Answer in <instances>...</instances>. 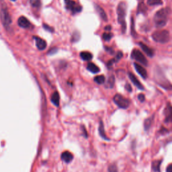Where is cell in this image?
Instances as JSON below:
<instances>
[{"label":"cell","mask_w":172,"mask_h":172,"mask_svg":"<svg viewBox=\"0 0 172 172\" xmlns=\"http://www.w3.org/2000/svg\"><path fill=\"white\" fill-rule=\"evenodd\" d=\"M170 13L169 8L165 7L161 9L155 13L154 16V22L157 28H162L167 24L168 17Z\"/></svg>","instance_id":"cell-1"},{"label":"cell","mask_w":172,"mask_h":172,"mask_svg":"<svg viewBox=\"0 0 172 172\" xmlns=\"http://www.w3.org/2000/svg\"><path fill=\"white\" fill-rule=\"evenodd\" d=\"M126 10L127 5L124 2L120 3L117 8V14H118V21L119 24L121 25L122 33L126 32L127 24L125 21V17H126Z\"/></svg>","instance_id":"cell-2"},{"label":"cell","mask_w":172,"mask_h":172,"mask_svg":"<svg viewBox=\"0 0 172 172\" xmlns=\"http://www.w3.org/2000/svg\"><path fill=\"white\" fill-rule=\"evenodd\" d=\"M0 18L4 26L6 29H9L12 24V18L8 11L7 5L4 3L1 4L0 7Z\"/></svg>","instance_id":"cell-3"},{"label":"cell","mask_w":172,"mask_h":172,"mask_svg":"<svg viewBox=\"0 0 172 172\" xmlns=\"http://www.w3.org/2000/svg\"><path fill=\"white\" fill-rule=\"evenodd\" d=\"M152 38L155 42L166 43L170 40V34L167 31H157L152 34Z\"/></svg>","instance_id":"cell-4"},{"label":"cell","mask_w":172,"mask_h":172,"mask_svg":"<svg viewBox=\"0 0 172 172\" xmlns=\"http://www.w3.org/2000/svg\"><path fill=\"white\" fill-rule=\"evenodd\" d=\"M114 103L118 106L119 108L122 109H127L129 106L130 102L126 98L122 96L121 94H116L113 98Z\"/></svg>","instance_id":"cell-5"},{"label":"cell","mask_w":172,"mask_h":172,"mask_svg":"<svg viewBox=\"0 0 172 172\" xmlns=\"http://www.w3.org/2000/svg\"><path fill=\"white\" fill-rule=\"evenodd\" d=\"M131 57H132L133 59L136 60V61L144 65H147V64H148V61H147L145 57L138 49H134L132 51V53H131Z\"/></svg>","instance_id":"cell-6"},{"label":"cell","mask_w":172,"mask_h":172,"mask_svg":"<svg viewBox=\"0 0 172 172\" xmlns=\"http://www.w3.org/2000/svg\"><path fill=\"white\" fill-rule=\"evenodd\" d=\"M65 4H66L67 9L71 11L73 14L80 12L82 10V7L81 5L77 4L72 0H65Z\"/></svg>","instance_id":"cell-7"},{"label":"cell","mask_w":172,"mask_h":172,"mask_svg":"<svg viewBox=\"0 0 172 172\" xmlns=\"http://www.w3.org/2000/svg\"><path fill=\"white\" fill-rule=\"evenodd\" d=\"M163 112H164L165 116V123H170L172 122V106L170 103L166 106Z\"/></svg>","instance_id":"cell-8"},{"label":"cell","mask_w":172,"mask_h":172,"mask_svg":"<svg viewBox=\"0 0 172 172\" xmlns=\"http://www.w3.org/2000/svg\"><path fill=\"white\" fill-rule=\"evenodd\" d=\"M18 24L19 26L23 28H28L31 26V22L29 20L24 16H21L18 18Z\"/></svg>","instance_id":"cell-9"},{"label":"cell","mask_w":172,"mask_h":172,"mask_svg":"<svg viewBox=\"0 0 172 172\" xmlns=\"http://www.w3.org/2000/svg\"><path fill=\"white\" fill-rule=\"evenodd\" d=\"M134 66H135V68L136 71H137V73L141 76L144 79H146L147 77V70L144 69L143 66H141L140 64L136 63H135L134 64Z\"/></svg>","instance_id":"cell-10"},{"label":"cell","mask_w":172,"mask_h":172,"mask_svg":"<svg viewBox=\"0 0 172 172\" xmlns=\"http://www.w3.org/2000/svg\"><path fill=\"white\" fill-rule=\"evenodd\" d=\"M34 39L35 40V42H36V45L37 48H39L40 51L45 50L46 47V42L45 40L41 39V38L37 36L34 37Z\"/></svg>","instance_id":"cell-11"},{"label":"cell","mask_w":172,"mask_h":172,"mask_svg":"<svg viewBox=\"0 0 172 172\" xmlns=\"http://www.w3.org/2000/svg\"><path fill=\"white\" fill-rule=\"evenodd\" d=\"M129 78L130 79L131 81H132V82L134 83V85L137 87V88H138L139 89H142V90L144 89L143 86L142 85L140 81L138 80V79L136 78V77L135 75L133 74L132 73H129Z\"/></svg>","instance_id":"cell-12"},{"label":"cell","mask_w":172,"mask_h":172,"mask_svg":"<svg viewBox=\"0 0 172 172\" xmlns=\"http://www.w3.org/2000/svg\"><path fill=\"white\" fill-rule=\"evenodd\" d=\"M139 45L141 46L142 50H143L149 57H152L154 55V51L153 50L152 48H149L148 46L145 45V44H144L143 42H140L139 43Z\"/></svg>","instance_id":"cell-13"},{"label":"cell","mask_w":172,"mask_h":172,"mask_svg":"<svg viewBox=\"0 0 172 172\" xmlns=\"http://www.w3.org/2000/svg\"><path fill=\"white\" fill-rule=\"evenodd\" d=\"M73 159V155L69 151H64L61 154V159L65 163H70Z\"/></svg>","instance_id":"cell-14"},{"label":"cell","mask_w":172,"mask_h":172,"mask_svg":"<svg viewBox=\"0 0 172 172\" xmlns=\"http://www.w3.org/2000/svg\"><path fill=\"white\" fill-rule=\"evenodd\" d=\"M80 57H81V59H83V61H89L93 58L92 54L91 53H89V52H87V51L81 52V53H80Z\"/></svg>","instance_id":"cell-15"},{"label":"cell","mask_w":172,"mask_h":172,"mask_svg":"<svg viewBox=\"0 0 172 172\" xmlns=\"http://www.w3.org/2000/svg\"><path fill=\"white\" fill-rule=\"evenodd\" d=\"M51 102H53V104L56 106H59V101H60V96L58 92H54L53 94L51 96Z\"/></svg>","instance_id":"cell-16"},{"label":"cell","mask_w":172,"mask_h":172,"mask_svg":"<svg viewBox=\"0 0 172 172\" xmlns=\"http://www.w3.org/2000/svg\"><path fill=\"white\" fill-rule=\"evenodd\" d=\"M87 69H88L89 71L94 73H97L100 71V69L96 65H95L93 63H89L87 65Z\"/></svg>","instance_id":"cell-17"},{"label":"cell","mask_w":172,"mask_h":172,"mask_svg":"<svg viewBox=\"0 0 172 172\" xmlns=\"http://www.w3.org/2000/svg\"><path fill=\"white\" fill-rule=\"evenodd\" d=\"M95 9H96L97 12H98V13H99V15L100 16V17L102 18V20L104 21H107L108 18H107V16H106V12H104V10H103L100 6H99V5H95Z\"/></svg>","instance_id":"cell-18"},{"label":"cell","mask_w":172,"mask_h":172,"mask_svg":"<svg viewBox=\"0 0 172 172\" xmlns=\"http://www.w3.org/2000/svg\"><path fill=\"white\" fill-rule=\"evenodd\" d=\"M99 133H100V135L101 136V137H102V138L105 139V140H106V141H109V138L106 135L104 127H103V124L102 121H100V123Z\"/></svg>","instance_id":"cell-19"},{"label":"cell","mask_w":172,"mask_h":172,"mask_svg":"<svg viewBox=\"0 0 172 172\" xmlns=\"http://www.w3.org/2000/svg\"><path fill=\"white\" fill-rule=\"evenodd\" d=\"M162 161L156 160L152 163V169L155 172H160V166L162 164Z\"/></svg>","instance_id":"cell-20"},{"label":"cell","mask_w":172,"mask_h":172,"mask_svg":"<svg viewBox=\"0 0 172 172\" xmlns=\"http://www.w3.org/2000/svg\"><path fill=\"white\" fill-rule=\"evenodd\" d=\"M95 82H96L98 84H103L105 82V77L103 75H98L95 77L94 78Z\"/></svg>","instance_id":"cell-21"},{"label":"cell","mask_w":172,"mask_h":172,"mask_svg":"<svg viewBox=\"0 0 172 172\" xmlns=\"http://www.w3.org/2000/svg\"><path fill=\"white\" fill-rule=\"evenodd\" d=\"M152 122H153V118H149L144 121V130H148L149 129V128L151 126Z\"/></svg>","instance_id":"cell-22"},{"label":"cell","mask_w":172,"mask_h":172,"mask_svg":"<svg viewBox=\"0 0 172 172\" xmlns=\"http://www.w3.org/2000/svg\"><path fill=\"white\" fill-rule=\"evenodd\" d=\"M162 4V0H147V4L149 5H159Z\"/></svg>","instance_id":"cell-23"},{"label":"cell","mask_w":172,"mask_h":172,"mask_svg":"<svg viewBox=\"0 0 172 172\" xmlns=\"http://www.w3.org/2000/svg\"><path fill=\"white\" fill-rule=\"evenodd\" d=\"M114 81H115V80H114V76H111V77H109L107 81V84H106V87H108V88L113 87L114 85Z\"/></svg>","instance_id":"cell-24"},{"label":"cell","mask_w":172,"mask_h":172,"mask_svg":"<svg viewBox=\"0 0 172 172\" xmlns=\"http://www.w3.org/2000/svg\"><path fill=\"white\" fill-rule=\"evenodd\" d=\"M31 4L34 7L39 8L41 5L40 0H31Z\"/></svg>","instance_id":"cell-25"},{"label":"cell","mask_w":172,"mask_h":172,"mask_svg":"<svg viewBox=\"0 0 172 172\" xmlns=\"http://www.w3.org/2000/svg\"><path fill=\"white\" fill-rule=\"evenodd\" d=\"M103 39L106 40V41H109L111 39L112 37V34L110 32H106V33H103Z\"/></svg>","instance_id":"cell-26"},{"label":"cell","mask_w":172,"mask_h":172,"mask_svg":"<svg viewBox=\"0 0 172 172\" xmlns=\"http://www.w3.org/2000/svg\"><path fill=\"white\" fill-rule=\"evenodd\" d=\"M108 172H118V168L116 164H111L108 167Z\"/></svg>","instance_id":"cell-27"},{"label":"cell","mask_w":172,"mask_h":172,"mask_svg":"<svg viewBox=\"0 0 172 172\" xmlns=\"http://www.w3.org/2000/svg\"><path fill=\"white\" fill-rule=\"evenodd\" d=\"M122 56H123V54H122V52H118V54H116V57H115V59H112L113 62L114 63V62H117V61H118L119 60L122 58Z\"/></svg>","instance_id":"cell-28"},{"label":"cell","mask_w":172,"mask_h":172,"mask_svg":"<svg viewBox=\"0 0 172 172\" xmlns=\"http://www.w3.org/2000/svg\"><path fill=\"white\" fill-rule=\"evenodd\" d=\"M43 28L45 29V31H48V32H53V31H54V29L52 28L51 26H48V24H43Z\"/></svg>","instance_id":"cell-29"},{"label":"cell","mask_w":172,"mask_h":172,"mask_svg":"<svg viewBox=\"0 0 172 172\" xmlns=\"http://www.w3.org/2000/svg\"><path fill=\"white\" fill-rule=\"evenodd\" d=\"M138 99L140 102H143L144 100H145V97H144V95L143 94H141L138 95Z\"/></svg>","instance_id":"cell-30"},{"label":"cell","mask_w":172,"mask_h":172,"mask_svg":"<svg viewBox=\"0 0 172 172\" xmlns=\"http://www.w3.org/2000/svg\"><path fill=\"white\" fill-rule=\"evenodd\" d=\"M166 172H172V163L168 166L167 169H166Z\"/></svg>","instance_id":"cell-31"},{"label":"cell","mask_w":172,"mask_h":172,"mask_svg":"<svg viewBox=\"0 0 172 172\" xmlns=\"http://www.w3.org/2000/svg\"><path fill=\"white\" fill-rule=\"evenodd\" d=\"M125 87H126V89H127L128 92H130L131 91H132V87H131L130 84H127L126 86H125Z\"/></svg>","instance_id":"cell-32"},{"label":"cell","mask_w":172,"mask_h":172,"mask_svg":"<svg viewBox=\"0 0 172 172\" xmlns=\"http://www.w3.org/2000/svg\"><path fill=\"white\" fill-rule=\"evenodd\" d=\"M57 52V49L56 48H54L53 50H50L48 52V54H53L54 53H56Z\"/></svg>","instance_id":"cell-33"},{"label":"cell","mask_w":172,"mask_h":172,"mask_svg":"<svg viewBox=\"0 0 172 172\" xmlns=\"http://www.w3.org/2000/svg\"><path fill=\"white\" fill-rule=\"evenodd\" d=\"M105 30H106V31H110V30H111V26H106V28H105Z\"/></svg>","instance_id":"cell-34"},{"label":"cell","mask_w":172,"mask_h":172,"mask_svg":"<svg viewBox=\"0 0 172 172\" xmlns=\"http://www.w3.org/2000/svg\"><path fill=\"white\" fill-rule=\"evenodd\" d=\"M12 1H16V0H12Z\"/></svg>","instance_id":"cell-35"}]
</instances>
